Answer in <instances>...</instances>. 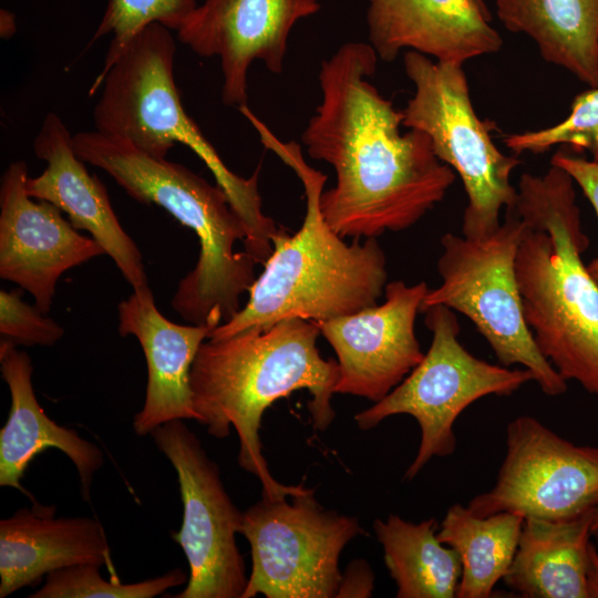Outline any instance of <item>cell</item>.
Listing matches in <instances>:
<instances>
[{"label":"cell","mask_w":598,"mask_h":598,"mask_svg":"<svg viewBox=\"0 0 598 598\" xmlns=\"http://www.w3.org/2000/svg\"><path fill=\"white\" fill-rule=\"evenodd\" d=\"M598 506V446L576 445L537 419L506 429V454L495 485L467 508L478 517L509 512L524 518L573 520Z\"/></svg>","instance_id":"7c38bea8"},{"label":"cell","mask_w":598,"mask_h":598,"mask_svg":"<svg viewBox=\"0 0 598 598\" xmlns=\"http://www.w3.org/2000/svg\"><path fill=\"white\" fill-rule=\"evenodd\" d=\"M403 66L414 94L401 110L402 125L425 133L437 158L460 175L467 196L463 236L493 234L502 208L515 205L511 175L520 159L502 153L491 136L495 124L477 116L463 64L409 50Z\"/></svg>","instance_id":"52a82bcc"},{"label":"cell","mask_w":598,"mask_h":598,"mask_svg":"<svg viewBox=\"0 0 598 598\" xmlns=\"http://www.w3.org/2000/svg\"><path fill=\"white\" fill-rule=\"evenodd\" d=\"M379 56L367 42L342 44L319 71L321 101L301 134L309 156L331 165L336 185L321 213L342 238H377L416 224L443 200L455 172L435 155L430 137L368 80Z\"/></svg>","instance_id":"6da1fadb"},{"label":"cell","mask_w":598,"mask_h":598,"mask_svg":"<svg viewBox=\"0 0 598 598\" xmlns=\"http://www.w3.org/2000/svg\"><path fill=\"white\" fill-rule=\"evenodd\" d=\"M320 8L318 0H204L176 32L196 54L219 58L223 103L239 109L252 62L281 74L292 28Z\"/></svg>","instance_id":"5bb4252c"},{"label":"cell","mask_w":598,"mask_h":598,"mask_svg":"<svg viewBox=\"0 0 598 598\" xmlns=\"http://www.w3.org/2000/svg\"><path fill=\"white\" fill-rule=\"evenodd\" d=\"M483 11L489 13L484 0H473Z\"/></svg>","instance_id":"836d02e7"},{"label":"cell","mask_w":598,"mask_h":598,"mask_svg":"<svg viewBox=\"0 0 598 598\" xmlns=\"http://www.w3.org/2000/svg\"><path fill=\"white\" fill-rule=\"evenodd\" d=\"M590 534H591V538H594L598 545V506L596 507L592 514Z\"/></svg>","instance_id":"d6a6232c"},{"label":"cell","mask_w":598,"mask_h":598,"mask_svg":"<svg viewBox=\"0 0 598 598\" xmlns=\"http://www.w3.org/2000/svg\"><path fill=\"white\" fill-rule=\"evenodd\" d=\"M315 321L287 318L262 330L245 329L223 339L204 341L190 370V388L198 422L223 439L233 426L239 437L238 463L261 483L262 496L285 497L308 489L283 485L271 475L262 454L259 429L265 411L297 390H308V409L316 430H326L336 413L340 369L317 348Z\"/></svg>","instance_id":"7a4b0ae2"},{"label":"cell","mask_w":598,"mask_h":598,"mask_svg":"<svg viewBox=\"0 0 598 598\" xmlns=\"http://www.w3.org/2000/svg\"><path fill=\"white\" fill-rule=\"evenodd\" d=\"M587 581L589 598H598V550L592 543L588 550Z\"/></svg>","instance_id":"4dcf8cb0"},{"label":"cell","mask_w":598,"mask_h":598,"mask_svg":"<svg viewBox=\"0 0 598 598\" xmlns=\"http://www.w3.org/2000/svg\"><path fill=\"white\" fill-rule=\"evenodd\" d=\"M175 51L168 28L157 22L143 28L101 80L102 93L93 111L95 131L157 158H166L176 143L189 147L245 224L246 251L262 265L272 252L278 227L262 213L259 167L248 178L231 172L187 115L174 80Z\"/></svg>","instance_id":"8992f818"},{"label":"cell","mask_w":598,"mask_h":598,"mask_svg":"<svg viewBox=\"0 0 598 598\" xmlns=\"http://www.w3.org/2000/svg\"><path fill=\"white\" fill-rule=\"evenodd\" d=\"M288 497L262 496L243 513L240 534L251 553L243 598L337 596L340 554L364 530L355 517L322 507L313 488Z\"/></svg>","instance_id":"30bf717a"},{"label":"cell","mask_w":598,"mask_h":598,"mask_svg":"<svg viewBox=\"0 0 598 598\" xmlns=\"http://www.w3.org/2000/svg\"><path fill=\"white\" fill-rule=\"evenodd\" d=\"M118 303V333L134 336L147 364V385L143 408L135 414L137 435H150L157 426L174 420H196L190 370L197 351L213 328L183 326L169 321L155 305L151 288L133 289Z\"/></svg>","instance_id":"ac0fdd59"},{"label":"cell","mask_w":598,"mask_h":598,"mask_svg":"<svg viewBox=\"0 0 598 598\" xmlns=\"http://www.w3.org/2000/svg\"><path fill=\"white\" fill-rule=\"evenodd\" d=\"M75 154L96 166L133 199L167 210L199 241L196 266L178 283L172 307L192 324L213 329L240 310V296L255 277L254 258L235 244L247 229L218 185L209 184L188 167L153 157L122 138L97 131L72 136Z\"/></svg>","instance_id":"5b68a950"},{"label":"cell","mask_w":598,"mask_h":598,"mask_svg":"<svg viewBox=\"0 0 598 598\" xmlns=\"http://www.w3.org/2000/svg\"><path fill=\"white\" fill-rule=\"evenodd\" d=\"M493 234L481 238L442 236L437 271L442 283L429 289L421 312L443 305L468 318L502 365L520 364L550 396L567 391V381L539 351L524 312L515 260L525 221L513 208Z\"/></svg>","instance_id":"ba28073f"},{"label":"cell","mask_w":598,"mask_h":598,"mask_svg":"<svg viewBox=\"0 0 598 598\" xmlns=\"http://www.w3.org/2000/svg\"><path fill=\"white\" fill-rule=\"evenodd\" d=\"M513 209L525 221L515 260L526 323L542 354L566 380L598 396V283L582 262L574 181L550 165L524 173Z\"/></svg>","instance_id":"277c9868"},{"label":"cell","mask_w":598,"mask_h":598,"mask_svg":"<svg viewBox=\"0 0 598 598\" xmlns=\"http://www.w3.org/2000/svg\"><path fill=\"white\" fill-rule=\"evenodd\" d=\"M373 578V573L364 560H354L342 575L336 597H370Z\"/></svg>","instance_id":"f546056e"},{"label":"cell","mask_w":598,"mask_h":598,"mask_svg":"<svg viewBox=\"0 0 598 598\" xmlns=\"http://www.w3.org/2000/svg\"><path fill=\"white\" fill-rule=\"evenodd\" d=\"M513 33L530 38L547 63L598 87V0H495Z\"/></svg>","instance_id":"7402d4cb"},{"label":"cell","mask_w":598,"mask_h":598,"mask_svg":"<svg viewBox=\"0 0 598 598\" xmlns=\"http://www.w3.org/2000/svg\"><path fill=\"white\" fill-rule=\"evenodd\" d=\"M385 301L350 315L315 321L336 351V393L382 400L421 362L415 319L429 291L421 281L388 282Z\"/></svg>","instance_id":"4fadbf2b"},{"label":"cell","mask_w":598,"mask_h":598,"mask_svg":"<svg viewBox=\"0 0 598 598\" xmlns=\"http://www.w3.org/2000/svg\"><path fill=\"white\" fill-rule=\"evenodd\" d=\"M78 564L106 566L116 577L103 526L90 517H55L54 505L33 503L0 520V598L44 575Z\"/></svg>","instance_id":"d6986e66"},{"label":"cell","mask_w":598,"mask_h":598,"mask_svg":"<svg viewBox=\"0 0 598 598\" xmlns=\"http://www.w3.org/2000/svg\"><path fill=\"white\" fill-rule=\"evenodd\" d=\"M524 517L502 512L485 517L467 506L452 505L436 533L457 554L461 578L457 598H487L507 574L517 550Z\"/></svg>","instance_id":"cb8c5ba5"},{"label":"cell","mask_w":598,"mask_h":598,"mask_svg":"<svg viewBox=\"0 0 598 598\" xmlns=\"http://www.w3.org/2000/svg\"><path fill=\"white\" fill-rule=\"evenodd\" d=\"M550 165L569 174L588 198L598 217V162L558 151L551 157ZM587 269L598 283V256L587 265Z\"/></svg>","instance_id":"f1b7e54d"},{"label":"cell","mask_w":598,"mask_h":598,"mask_svg":"<svg viewBox=\"0 0 598 598\" xmlns=\"http://www.w3.org/2000/svg\"><path fill=\"white\" fill-rule=\"evenodd\" d=\"M33 151L47 167L39 176L28 177V195L53 204L68 215L75 229L89 231L133 289L147 286L137 245L120 224L105 185L75 154L72 135L56 114H47Z\"/></svg>","instance_id":"2e32d148"},{"label":"cell","mask_w":598,"mask_h":598,"mask_svg":"<svg viewBox=\"0 0 598 598\" xmlns=\"http://www.w3.org/2000/svg\"><path fill=\"white\" fill-rule=\"evenodd\" d=\"M505 146L515 155L540 154L553 146L567 145L575 152L587 151L598 162V87L576 95L570 112L559 123L545 128L508 134Z\"/></svg>","instance_id":"4316f807"},{"label":"cell","mask_w":598,"mask_h":598,"mask_svg":"<svg viewBox=\"0 0 598 598\" xmlns=\"http://www.w3.org/2000/svg\"><path fill=\"white\" fill-rule=\"evenodd\" d=\"M367 25L369 43L384 62L411 50L464 64L503 45L491 14L473 0H369Z\"/></svg>","instance_id":"e0dca14e"},{"label":"cell","mask_w":598,"mask_h":598,"mask_svg":"<svg viewBox=\"0 0 598 598\" xmlns=\"http://www.w3.org/2000/svg\"><path fill=\"white\" fill-rule=\"evenodd\" d=\"M16 32L14 14L8 10L0 12V34L2 38H10Z\"/></svg>","instance_id":"1f68e13d"},{"label":"cell","mask_w":598,"mask_h":598,"mask_svg":"<svg viewBox=\"0 0 598 598\" xmlns=\"http://www.w3.org/2000/svg\"><path fill=\"white\" fill-rule=\"evenodd\" d=\"M25 162L11 163L0 185V277L32 295L48 313L61 275L105 255L92 237L81 235L62 212L25 190Z\"/></svg>","instance_id":"9a60e30c"},{"label":"cell","mask_w":598,"mask_h":598,"mask_svg":"<svg viewBox=\"0 0 598 598\" xmlns=\"http://www.w3.org/2000/svg\"><path fill=\"white\" fill-rule=\"evenodd\" d=\"M176 471L183 520L172 538L189 566L188 581L174 598H243L248 577L236 543L243 513L229 497L218 465L183 420L150 434Z\"/></svg>","instance_id":"8fae6325"},{"label":"cell","mask_w":598,"mask_h":598,"mask_svg":"<svg viewBox=\"0 0 598 598\" xmlns=\"http://www.w3.org/2000/svg\"><path fill=\"white\" fill-rule=\"evenodd\" d=\"M100 565L78 564L51 571L44 585L30 598H153L184 585L188 576L175 568L159 577L123 584L107 581L100 575Z\"/></svg>","instance_id":"484cf974"},{"label":"cell","mask_w":598,"mask_h":598,"mask_svg":"<svg viewBox=\"0 0 598 598\" xmlns=\"http://www.w3.org/2000/svg\"><path fill=\"white\" fill-rule=\"evenodd\" d=\"M22 292V288L0 291L1 337L16 346H53L62 338L64 329L35 305L24 302Z\"/></svg>","instance_id":"83f0119b"},{"label":"cell","mask_w":598,"mask_h":598,"mask_svg":"<svg viewBox=\"0 0 598 598\" xmlns=\"http://www.w3.org/2000/svg\"><path fill=\"white\" fill-rule=\"evenodd\" d=\"M592 514L564 522L524 518L505 585L526 598H589Z\"/></svg>","instance_id":"44dd1931"},{"label":"cell","mask_w":598,"mask_h":598,"mask_svg":"<svg viewBox=\"0 0 598 598\" xmlns=\"http://www.w3.org/2000/svg\"><path fill=\"white\" fill-rule=\"evenodd\" d=\"M424 312L432 342L421 362L382 400L354 416L361 430L398 414L416 420L421 441L405 480L414 478L432 457L455 451L453 426L468 405L491 394L511 395L534 381L525 368L512 370L468 352L457 339L460 324L448 307L436 305Z\"/></svg>","instance_id":"9c48e42d"},{"label":"cell","mask_w":598,"mask_h":598,"mask_svg":"<svg viewBox=\"0 0 598 598\" xmlns=\"http://www.w3.org/2000/svg\"><path fill=\"white\" fill-rule=\"evenodd\" d=\"M266 148L282 159L302 183L306 215L300 229L278 228L272 252L248 290L249 298L208 339H223L245 329L267 330L287 318L328 320L377 305L386 286V258L377 238L346 244L326 221L320 197L327 175L307 164L301 146L280 141L249 109H240Z\"/></svg>","instance_id":"3957f363"},{"label":"cell","mask_w":598,"mask_h":598,"mask_svg":"<svg viewBox=\"0 0 598 598\" xmlns=\"http://www.w3.org/2000/svg\"><path fill=\"white\" fill-rule=\"evenodd\" d=\"M0 365L11 395L8 420L0 431V485L13 487L37 503L32 494L23 488L21 480L38 454L54 447L74 464L82 496L90 501L94 474L104 463L103 452L76 431L59 425L45 414L34 394L33 367L29 354L3 338L0 342Z\"/></svg>","instance_id":"ffe728a7"},{"label":"cell","mask_w":598,"mask_h":598,"mask_svg":"<svg viewBox=\"0 0 598 598\" xmlns=\"http://www.w3.org/2000/svg\"><path fill=\"white\" fill-rule=\"evenodd\" d=\"M197 6V0H109L91 43L107 34H112V41L90 93L100 87L103 76L143 28L157 22L177 31Z\"/></svg>","instance_id":"d4e9b609"},{"label":"cell","mask_w":598,"mask_h":598,"mask_svg":"<svg viewBox=\"0 0 598 598\" xmlns=\"http://www.w3.org/2000/svg\"><path fill=\"white\" fill-rule=\"evenodd\" d=\"M373 529L398 598L456 597L461 561L455 550L437 538L435 518L415 524L391 514L385 520L375 519Z\"/></svg>","instance_id":"603a6c76"}]
</instances>
